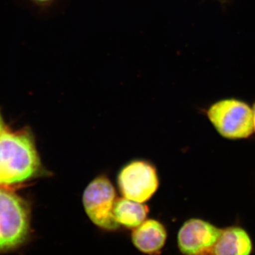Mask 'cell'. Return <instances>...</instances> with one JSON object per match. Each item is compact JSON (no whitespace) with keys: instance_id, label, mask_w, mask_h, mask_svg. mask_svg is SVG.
<instances>
[{"instance_id":"obj_6","label":"cell","mask_w":255,"mask_h":255,"mask_svg":"<svg viewBox=\"0 0 255 255\" xmlns=\"http://www.w3.org/2000/svg\"><path fill=\"white\" fill-rule=\"evenodd\" d=\"M222 231L203 220H189L178 234L179 250L185 255H212Z\"/></svg>"},{"instance_id":"obj_11","label":"cell","mask_w":255,"mask_h":255,"mask_svg":"<svg viewBox=\"0 0 255 255\" xmlns=\"http://www.w3.org/2000/svg\"><path fill=\"white\" fill-rule=\"evenodd\" d=\"M33 1H36V2L41 3V4H45V3L50 2L52 0H33Z\"/></svg>"},{"instance_id":"obj_7","label":"cell","mask_w":255,"mask_h":255,"mask_svg":"<svg viewBox=\"0 0 255 255\" xmlns=\"http://www.w3.org/2000/svg\"><path fill=\"white\" fill-rule=\"evenodd\" d=\"M167 239V232L162 223L155 220L143 221L132 234L134 246L147 255H155L162 250Z\"/></svg>"},{"instance_id":"obj_2","label":"cell","mask_w":255,"mask_h":255,"mask_svg":"<svg viewBox=\"0 0 255 255\" xmlns=\"http://www.w3.org/2000/svg\"><path fill=\"white\" fill-rule=\"evenodd\" d=\"M30 235V213L19 196L0 189V254L21 248Z\"/></svg>"},{"instance_id":"obj_9","label":"cell","mask_w":255,"mask_h":255,"mask_svg":"<svg viewBox=\"0 0 255 255\" xmlns=\"http://www.w3.org/2000/svg\"><path fill=\"white\" fill-rule=\"evenodd\" d=\"M148 207L142 203L124 197L117 199L114 204V214L117 222L129 228H135L145 221Z\"/></svg>"},{"instance_id":"obj_5","label":"cell","mask_w":255,"mask_h":255,"mask_svg":"<svg viewBox=\"0 0 255 255\" xmlns=\"http://www.w3.org/2000/svg\"><path fill=\"white\" fill-rule=\"evenodd\" d=\"M117 182L124 197L139 203L148 201L159 187L155 167L141 160L126 165L119 172Z\"/></svg>"},{"instance_id":"obj_10","label":"cell","mask_w":255,"mask_h":255,"mask_svg":"<svg viewBox=\"0 0 255 255\" xmlns=\"http://www.w3.org/2000/svg\"><path fill=\"white\" fill-rule=\"evenodd\" d=\"M253 126H254V130L255 131V103L253 107Z\"/></svg>"},{"instance_id":"obj_4","label":"cell","mask_w":255,"mask_h":255,"mask_svg":"<svg viewBox=\"0 0 255 255\" xmlns=\"http://www.w3.org/2000/svg\"><path fill=\"white\" fill-rule=\"evenodd\" d=\"M82 201L85 212L96 226L110 231L119 227L114 214L117 194L108 178L100 176L92 180L84 192Z\"/></svg>"},{"instance_id":"obj_1","label":"cell","mask_w":255,"mask_h":255,"mask_svg":"<svg viewBox=\"0 0 255 255\" xmlns=\"http://www.w3.org/2000/svg\"><path fill=\"white\" fill-rule=\"evenodd\" d=\"M41 163L31 137L3 131L0 135V185L24 182L39 171Z\"/></svg>"},{"instance_id":"obj_3","label":"cell","mask_w":255,"mask_h":255,"mask_svg":"<svg viewBox=\"0 0 255 255\" xmlns=\"http://www.w3.org/2000/svg\"><path fill=\"white\" fill-rule=\"evenodd\" d=\"M207 114L216 130L226 138H246L254 131L253 109L242 101H219L210 107Z\"/></svg>"},{"instance_id":"obj_12","label":"cell","mask_w":255,"mask_h":255,"mask_svg":"<svg viewBox=\"0 0 255 255\" xmlns=\"http://www.w3.org/2000/svg\"><path fill=\"white\" fill-rule=\"evenodd\" d=\"M3 132V123L2 120H1V117H0V135Z\"/></svg>"},{"instance_id":"obj_8","label":"cell","mask_w":255,"mask_h":255,"mask_svg":"<svg viewBox=\"0 0 255 255\" xmlns=\"http://www.w3.org/2000/svg\"><path fill=\"white\" fill-rule=\"evenodd\" d=\"M252 242L248 233L238 227L223 230L212 255H250Z\"/></svg>"}]
</instances>
